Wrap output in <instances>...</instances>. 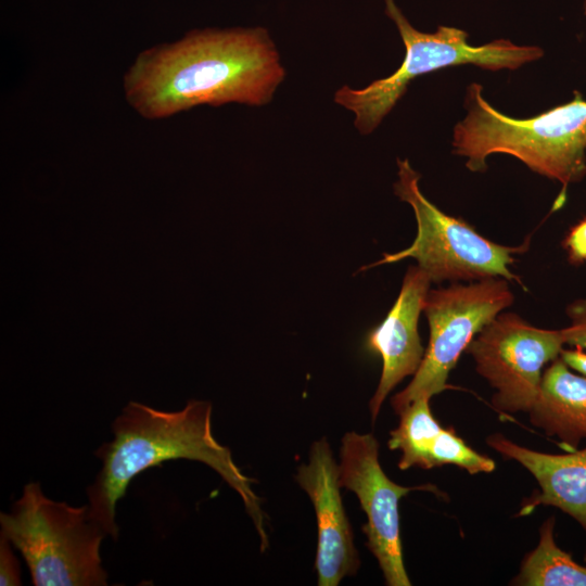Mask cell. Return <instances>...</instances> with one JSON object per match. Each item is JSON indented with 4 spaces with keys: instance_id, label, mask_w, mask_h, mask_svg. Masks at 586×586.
<instances>
[{
    "instance_id": "cell-8",
    "label": "cell",
    "mask_w": 586,
    "mask_h": 586,
    "mask_svg": "<svg viewBox=\"0 0 586 586\" xmlns=\"http://www.w3.org/2000/svg\"><path fill=\"white\" fill-rule=\"evenodd\" d=\"M562 329H542L513 313L497 315L470 342L466 352L475 369L495 390L492 404L505 413L528 412L543 368L560 356Z\"/></svg>"
},
{
    "instance_id": "cell-9",
    "label": "cell",
    "mask_w": 586,
    "mask_h": 586,
    "mask_svg": "<svg viewBox=\"0 0 586 586\" xmlns=\"http://www.w3.org/2000/svg\"><path fill=\"white\" fill-rule=\"evenodd\" d=\"M340 484L356 494L367 515L362 531L388 586H410L403 560L399 500L411 491L435 492L434 485L403 486L393 482L379 461V443L371 433L348 432L340 450Z\"/></svg>"
},
{
    "instance_id": "cell-14",
    "label": "cell",
    "mask_w": 586,
    "mask_h": 586,
    "mask_svg": "<svg viewBox=\"0 0 586 586\" xmlns=\"http://www.w3.org/2000/svg\"><path fill=\"white\" fill-rule=\"evenodd\" d=\"M555 527L553 517L544 521L537 546L524 557L511 585L586 586V566L558 546Z\"/></svg>"
},
{
    "instance_id": "cell-7",
    "label": "cell",
    "mask_w": 586,
    "mask_h": 586,
    "mask_svg": "<svg viewBox=\"0 0 586 586\" xmlns=\"http://www.w3.org/2000/svg\"><path fill=\"white\" fill-rule=\"evenodd\" d=\"M513 300L504 278L429 290L422 310L430 327L429 344L410 383L392 398L395 412L399 413L416 399H431L448 388V375L460 355Z\"/></svg>"
},
{
    "instance_id": "cell-3",
    "label": "cell",
    "mask_w": 586,
    "mask_h": 586,
    "mask_svg": "<svg viewBox=\"0 0 586 586\" xmlns=\"http://www.w3.org/2000/svg\"><path fill=\"white\" fill-rule=\"evenodd\" d=\"M471 84L466 95V117L454 129V153L467 158L471 171L486 169L491 154L505 153L533 171L558 180L563 188L586 175V100L575 92L572 101L526 119L507 116Z\"/></svg>"
},
{
    "instance_id": "cell-21",
    "label": "cell",
    "mask_w": 586,
    "mask_h": 586,
    "mask_svg": "<svg viewBox=\"0 0 586 586\" xmlns=\"http://www.w3.org/2000/svg\"><path fill=\"white\" fill-rule=\"evenodd\" d=\"M584 561L586 563V550H585V553H584Z\"/></svg>"
},
{
    "instance_id": "cell-20",
    "label": "cell",
    "mask_w": 586,
    "mask_h": 586,
    "mask_svg": "<svg viewBox=\"0 0 586 586\" xmlns=\"http://www.w3.org/2000/svg\"><path fill=\"white\" fill-rule=\"evenodd\" d=\"M561 359L574 371L586 377V351L579 347L562 348Z\"/></svg>"
},
{
    "instance_id": "cell-13",
    "label": "cell",
    "mask_w": 586,
    "mask_h": 586,
    "mask_svg": "<svg viewBox=\"0 0 586 586\" xmlns=\"http://www.w3.org/2000/svg\"><path fill=\"white\" fill-rule=\"evenodd\" d=\"M531 423L574 450L586 440V377L576 374L559 356L543 372Z\"/></svg>"
},
{
    "instance_id": "cell-15",
    "label": "cell",
    "mask_w": 586,
    "mask_h": 586,
    "mask_svg": "<svg viewBox=\"0 0 586 586\" xmlns=\"http://www.w3.org/2000/svg\"><path fill=\"white\" fill-rule=\"evenodd\" d=\"M398 415V426L391 431L387 442L390 449L402 453L398 468L431 469V447L443 428L431 411L430 399H416Z\"/></svg>"
},
{
    "instance_id": "cell-11",
    "label": "cell",
    "mask_w": 586,
    "mask_h": 586,
    "mask_svg": "<svg viewBox=\"0 0 586 586\" xmlns=\"http://www.w3.org/2000/svg\"><path fill=\"white\" fill-rule=\"evenodd\" d=\"M431 282L418 265L410 266L394 305L367 335V347L382 359L380 381L369 402L372 421L390 392L403 379L413 375L421 365L425 349L418 333V321Z\"/></svg>"
},
{
    "instance_id": "cell-18",
    "label": "cell",
    "mask_w": 586,
    "mask_h": 586,
    "mask_svg": "<svg viewBox=\"0 0 586 586\" xmlns=\"http://www.w3.org/2000/svg\"><path fill=\"white\" fill-rule=\"evenodd\" d=\"M11 542L1 535L0 538V585H21L20 565L11 548Z\"/></svg>"
},
{
    "instance_id": "cell-1",
    "label": "cell",
    "mask_w": 586,
    "mask_h": 586,
    "mask_svg": "<svg viewBox=\"0 0 586 586\" xmlns=\"http://www.w3.org/2000/svg\"><path fill=\"white\" fill-rule=\"evenodd\" d=\"M284 69L264 28L194 31L141 53L125 76L129 103L146 118L200 104L269 102Z\"/></svg>"
},
{
    "instance_id": "cell-10",
    "label": "cell",
    "mask_w": 586,
    "mask_h": 586,
    "mask_svg": "<svg viewBox=\"0 0 586 586\" xmlns=\"http://www.w3.org/2000/svg\"><path fill=\"white\" fill-rule=\"evenodd\" d=\"M295 479L317 517V583L337 586L345 576L356 574L360 561L340 492V467L326 437L311 445L309 462L298 467Z\"/></svg>"
},
{
    "instance_id": "cell-6",
    "label": "cell",
    "mask_w": 586,
    "mask_h": 586,
    "mask_svg": "<svg viewBox=\"0 0 586 586\" xmlns=\"http://www.w3.org/2000/svg\"><path fill=\"white\" fill-rule=\"evenodd\" d=\"M397 165L398 180L394 191L412 207L417 235L407 249L392 254L384 253L381 259L359 271L411 257L435 283L473 282L499 277L521 284L520 278L510 270L509 265L513 263L512 254L524 247L495 243L463 220L445 214L421 193L418 184L420 176L408 160H398Z\"/></svg>"
},
{
    "instance_id": "cell-12",
    "label": "cell",
    "mask_w": 586,
    "mask_h": 586,
    "mask_svg": "<svg viewBox=\"0 0 586 586\" xmlns=\"http://www.w3.org/2000/svg\"><path fill=\"white\" fill-rule=\"evenodd\" d=\"M505 459L522 464L539 491L524 499L519 515L538 506H552L573 518L586 533V447L566 454H548L521 446L500 433L486 438Z\"/></svg>"
},
{
    "instance_id": "cell-4",
    "label": "cell",
    "mask_w": 586,
    "mask_h": 586,
    "mask_svg": "<svg viewBox=\"0 0 586 586\" xmlns=\"http://www.w3.org/2000/svg\"><path fill=\"white\" fill-rule=\"evenodd\" d=\"M1 535L20 550L36 586H104L100 546L105 531L89 506L72 507L44 496L37 482L23 488L0 514Z\"/></svg>"
},
{
    "instance_id": "cell-17",
    "label": "cell",
    "mask_w": 586,
    "mask_h": 586,
    "mask_svg": "<svg viewBox=\"0 0 586 586\" xmlns=\"http://www.w3.org/2000/svg\"><path fill=\"white\" fill-rule=\"evenodd\" d=\"M566 315L570 324L562 329L565 345L586 351V298L571 303Z\"/></svg>"
},
{
    "instance_id": "cell-22",
    "label": "cell",
    "mask_w": 586,
    "mask_h": 586,
    "mask_svg": "<svg viewBox=\"0 0 586 586\" xmlns=\"http://www.w3.org/2000/svg\"><path fill=\"white\" fill-rule=\"evenodd\" d=\"M585 13H586V2H585Z\"/></svg>"
},
{
    "instance_id": "cell-2",
    "label": "cell",
    "mask_w": 586,
    "mask_h": 586,
    "mask_svg": "<svg viewBox=\"0 0 586 586\" xmlns=\"http://www.w3.org/2000/svg\"><path fill=\"white\" fill-rule=\"evenodd\" d=\"M112 430L114 440L95 451L102 468L87 494L91 517L113 539L118 537L116 504L130 481L164 461L188 459L208 466L239 494L259 535L260 550L267 549L265 514L260 498L252 488L255 480L244 475L231 450L215 440L209 402L190 399L178 411H162L129 402L114 420Z\"/></svg>"
},
{
    "instance_id": "cell-5",
    "label": "cell",
    "mask_w": 586,
    "mask_h": 586,
    "mask_svg": "<svg viewBox=\"0 0 586 586\" xmlns=\"http://www.w3.org/2000/svg\"><path fill=\"white\" fill-rule=\"evenodd\" d=\"M386 14L394 21L405 44L406 54L398 69L386 78L356 90L347 86L335 92L334 101L355 114V126L362 135L373 131L409 82L440 68L473 64L485 69H515L543 55L535 46H518L497 39L483 46L468 43L462 29L438 26L435 33L413 28L394 0H385Z\"/></svg>"
},
{
    "instance_id": "cell-19",
    "label": "cell",
    "mask_w": 586,
    "mask_h": 586,
    "mask_svg": "<svg viewBox=\"0 0 586 586\" xmlns=\"http://www.w3.org/2000/svg\"><path fill=\"white\" fill-rule=\"evenodd\" d=\"M564 247L571 262H586V218L570 230L564 240Z\"/></svg>"
},
{
    "instance_id": "cell-16",
    "label": "cell",
    "mask_w": 586,
    "mask_h": 586,
    "mask_svg": "<svg viewBox=\"0 0 586 586\" xmlns=\"http://www.w3.org/2000/svg\"><path fill=\"white\" fill-rule=\"evenodd\" d=\"M454 464L470 474L489 473L496 468L495 461L484 456L459 437L451 428L442 429L430 451V467Z\"/></svg>"
}]
</instances>
